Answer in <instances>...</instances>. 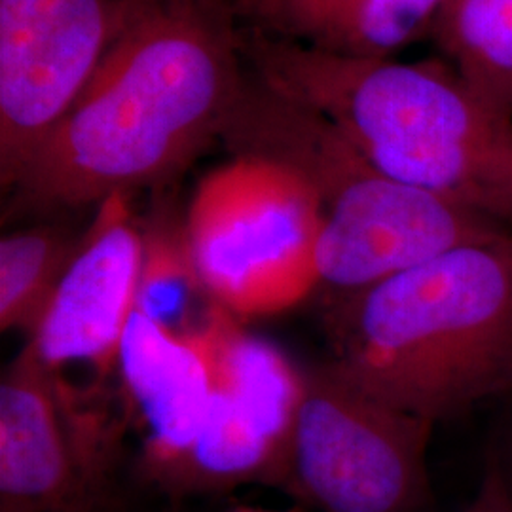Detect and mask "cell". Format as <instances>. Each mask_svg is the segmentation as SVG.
Returning a JSON list of instances; mask_svg holds the SVG:
<instances>
[{"instance_id":"obj_1","label":"cell","mask_w":512,"mask_h":512,"mask_svg":"<svg viewBox=\"0 0 512 512\" xmlns=\"http://www.w3.org/2000/svg\"><path fill=\"white\" fill-rule=\"evenodd\" d=\"M245 65L234 0H139L8 194L19 209L55 211L171 181L220 141Z\"/></svg>"},{"instance_id":"obj_2","label":"cell","mask_w":512,"mask_h":512,"mask_svg":"<svg viewBox=\"0 0 512 512\" xmlns=\"http://www.w3.org/2000/svg\"><path fill=\"white\" fill-rule=\"evenodd\" d=\"M253 78L325 118L380 173L512 224V116L448 61L361 57L241 27Z\"/></svg>"},{"instance_id":"obj_3","label":"cell","mask_w":512,"mask_h":512,"mask_svg":"<svg viewBox=\"0 0 512 512\" xmlns=\"http://www.w3.org/2000/svg\"><path fill=\"white\" fill-rule=\"evenodd\" d=\"M329 334L348 378L435 425L511 391L512 232L332 298Z\"/></svg>"},{"instance_id":"obj_4","label":"cell","mask_w":512,"mask_h":512,"mask_svg":"<svg viewBox=\"0 0 512 512\" xmlns=\"http://www.w3.org/2000/svg\"><path fill=\"white\" fill-rule=\"evenodd\" d=\"M220 141L232 154L291 165L315 186L323 202L315 272L332 298L507 232L495 220L380 173L325 118L255 78L247 80Z\"/></svg>"},{"instance_id":"obj_5","label":"cell","mask_w":512,"mask_h":512,"mask_svg":"<svg viewBox=\"0 0 512 512\" xmlns=\"http://www.w3.org/2000/svg\"><path fill=\"white\" fill-rule=\"evenodd\" d=\"M321 224L315 186L291 165L249 152L207 173L184 215L207 293L236 317L291 310L319 289Z\"/></svg>"},{"instance_id":"obj_6","label":"cell","mask_w":512,"mask_h":512,"mask_svg":"<svg viewBox=\"0 0 512 512\" xmlns=\"http://www.w3.org/2000/svg\"><path fill=\"white\" fill-rule=\"evenodd\" d=\"M433 429L368 393L330 359L308 366L287 490L323 512H431Z\"/></svg>"},{"instance_id":"obj_7","label":"cell","mask_w":512,"mask_h":512,"mask_svg":"<svg viewBox=\"0 0 512 512\" xmlns=\"http://www.w3.org/2000/svg\"><path fill=\"white\" fill-rule=\"evenodd\" d=\"M139 0H0V183L25 165L86 92Z\"/></svg>"},{"instance_id":"obj_8","label":"cell","mask_w":512,"mask_h":512,"mask_svg":"<svg viewBox=\"0 0 512 512\" xmlns=\"http://www.w3.org/2000/svg\"><path fill=\"white\" fill-rule=\"evenodd\" d=\"M110 452L109 429L25 344L0 380V512H90Z\"/></svg>"},{"instance_id":"obj_9","label":"cell","mask_w":512,"mask_h":512,"mask_svg":"<svg viewBox=\"0 0 512 512\" xmlns=\"http://www.w3.org/2000/svg\"><path fill=\"white\" fill-rule=\"evenodd\" d=\"M128 192L103 202L61 277L54 298L27 344L55 370L67 365L116 366L122 336L135 311L145 224Z\"/></svg>"},{"instance_id":"obj_10","label":"cell","mask_w":512,"mask_h":512,"mask_svg":"<svg viewBox=\"0 0 512 512\" xmlns=\"http://www.w3.org/2000/svg\"><path fill=\"white\" fill-rule=\"evenodd\" d=\"M114 370L145 429V471L162 486L202 431L213 397L205 329L175 334L133 311Z\"/></svg>"},{"instance_id":"obj_11","label":"cell","mask_w":512,"mask_h":512,"mask_svg":"<svg viewBox=\"0 0 512 512\" xmlns=\"http://www.w3.org/2000/svg\"><path fill=\"white\" fill-rule=\"evenodd\" d=\"M143 224L145 247L135 311L175 334L202 330L217 304L190 253L184 219L158 209Z\"/></svg>"},{"instance_id":"obj_12","label":"cell","mask_w":512,"mask_h":512,"mask_svg":"<svg viewBox=\"0 0 512 512\" xmlns=\"http://www.w3.org/2000/svg\"><path fill=\"white\" fill-rule=\"evenodd\" d=\"M431 37L484 101L512 116V0H446Z\"/></svg>"},{"instance_id":"obj_13","label":"cell","mask_w":512,"mask_h":512,"mask_svg":"<svg viewBox=\"0 0 512 512\" xmlns=\"http://www.w3.org/2000/svg\"><path fill=\"white\" fill-rule=\"evenodd\" d=\"M78 239L35 226L0 239V330L31 336L48 310Z\"/></svg>"},{"instance_id":"obj_14","label":"cell","mask_w":512,"mask_h":512,"mask_svg":"<svg viewBox=\"0 0 512 512\" xmlns=\"http://www.w3.org/2000/svg\"><path fill=\"white\" fill-rule=\"evenodd\" d=\"M446 0H361L329 50L387 59L433 33ZM323 48V46H321Z\"/></svg>"},{"instance_id":"obj_15","label":"cell","mask_w":512,"mask_h":512,"mask_svg":"<svg viewBox=\"0 0 512 512\" xmlns=\"http://www.w3.org/2000/svg\"><path fill=\"white\" fill-rule=\"evenodd\" d=\"M361 0H234L239 23L272 37L330 46Z\"/></svg>"},{"instance_id":"obj_16","label":"cell","mask_w":512,"mask_h":512,"mask_svg":"<svg viewBox=\"0 0 512 512\" xmlns=\"http://www.w3.org/2000/svg\"><path fill=\"white\" fill-rule=\"evenodd\" d=\"M459 512H512L511 482L497 459L486 469L475 497Z\"/></svg>"},{"instance_id":"obj_17","label":"cell","mask_w":512,"mask_h":512,"mask_svg":"<svg viewBox=\"0 0 512 512\" xmlns=\"http://www.w3.org/2000/svg\"><path fill=\"white\" fill-rule=\"evenodd\" d=\"M497 463H499V467L503 469V473L507 476V480L511 482L512 486V427H511V440H509V465H501V461L497 459Z\"/></svg>"}]
</instances>
